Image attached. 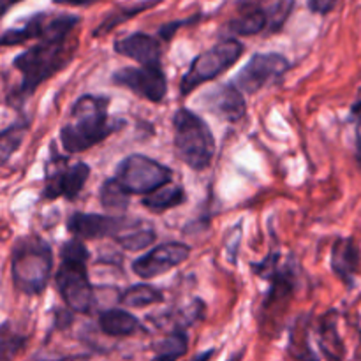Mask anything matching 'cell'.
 Returning a JSON list of instances; mask_svg holds the SVG:
<instances>
[{"instance_id":"cell-1","label":"cell","mask_w":361,"mask_h":361,"mask_svg":"<svg viewBox=\"0 0 361 361\" xmlns=\"http://www.w3.org/2000/svg\"><path fill=\"white\" fill-rule=\"evenodd\" d=\"M80 23L81 18L76 14L49 16L46 34L13 59V67L21 74V83L9 95V102L14 99L18 104H23L42 83L69 66L76 55L78 39L74 30Z\"/></svg>"},{"instance_id":"cell-2","label":"cell","mask_w":361,"mask_h":361,"mask_svg":"<svg viewBox=\"0 0 361 361\" xmlns=\"http://www.w3.org/2000/svg\"><path fill=\"white\" fill-rule=\"evenodd\" d=\"M108 95L85 94L69 111V120L60 129V143L67 154H81L126 126L123 120L109 116Z\"/></svg>"},{"instance_id":"cell-3","label":"cell","mask_w":361,"mask_h":361,"mask_svg":"<svg viewBox=\"0 0 361 361\" xmlns=\"http://www.w3.org/2000/svg\"><path fill=\"white\" fill-rule=\"evenodd\" d=\"M53 275V249L41 235L20 236L11 250V279L18 293L39 296Z\"/></svg>"},{"instance_id":"cell-4","label":"cell","mask_w":361,"mask_h":361,"mask_svg":"<svg viewBox=\"0 0 361 361\" xmlns=\"http://www.w3.org/2000/svg\"><path fill=\"white\" fill-rule=\"evenodd\" d=\"M90 252L83 240L73 236L60 247V263L55 271V286L66 307L76 314H88L94 305V286L88 277Z\"/></svg>"},{"instance_id":"cell-5","label":"cell","mask_w":361,"mask_h":361,"mask_svg":"<svg viewBox=\"0 0 361 361\" xmlns=\"http://www.w3.org/2000/svg\"><path fill=\"white\" fill-rule=\"evenodd\" d=\"M173 143L183 164L194 171L207 169L215 155V137L208 123L190 109L180 108L173 116Z\"/></svg>"},{"instance_id":"cell-6","label":"cell","mask_w":361,"mask_h":361,"mask_svg":"<svg viewBox=\"0 0 361 361\" xmlns=\"http://www.w3.org/2000/svg\"><path fill=\"white\" fill-rule=\"evenodd\" d=\"M245 46L235 37L221 39L215 46H212L207 51L200 53L196 59L190 62L189 69L180 80V95L187 97L192 94L197 87L208 83L212 80H217L221 74L231 69L240 59H242Z\"/></svg>"},{"instance_id":"cell-7","label":"cell","mask_w":361,"mask_h":361,"mask_svg":"<svg viewBox=\"0 0 361 361\" xmlns=\"http://www.w3.org/2000/svg\"><path fill=\"white\" fill-rule=\"evenodd\" d=\"M295 9V0H268V2H245L228 23V30L238 37L274 34L284 27L286 20Z\"/></svg>"},{"instance_id":"cell-8","label":"cell","mask_w":361,"mask_h":361,"mask_svg":"<svg viewBox=\"0 0 361 361\" xmlns=\"http://www.w3.org/2000/svg\"><path fill=\"white\" fill-rule=\"evenodd\" d=\"M115 178L130 196H147L171 182L173 169L147 155L133 154L120 161L115 169Z\"/></svg>"},{"instance_id":"cell-9","label":"cell","mask_w":361,"mask_h":361,"mask_svg":"<svg viewBox=\"0 0 361 361\" xmlns=\"http://www.w3.org/2000/svg\"><path fill=\"white\" fill-rule=\"evenodd\" d=\"M90 176V166L87 162H74V164H66V157L56 152L51 143V157H49L48 166H46L44 187H42L41 197L44 201L59 200H76L83 190Z\"/></svg>"},{"instance_id":"cell-10","label":"cell","mask_w":361,"mask_h":361,"mask_svg":"<svg viewBox=\"0 0 361 361\" xmlns=\"http://www.w3.org/2000/svg\"><path fill=\"white\" fill-rule=\"evenodd\" d=\"M250 270L270 284L263 309L270 312L275 307H286L296 289V264L293 257L282 259L279 252H270L261 263H254Z\"/></svg>"},{"instance_id":"cell-11","label":"cell","mask_w":361,"mask_h":361,"mask_svg":"<svg viewBox=\"0 0 361 361\" xmlns=\"http://www.w3.org/2000/svg\"><path fill=\"white\" fill-rule=\"evenodd\" d=\"M291 69V62L281 53H254L249 62L233 78V83L243 94H257L264 87L279 81Z\"/></svg>"},{"instance_id":"cell-12","label":"cell","mask_w":361,"mask_h":361,"mask_svg":"<svg viewBox=\"0 0 361 361\" xmlns=\"http://www.w3.org/2000/svg\"><path fill=\"white\" fill-rule=\"evenodd\" d=\"M111 81L116 87L127 88L137 97L147 99L155 104L164 101L168 94V78L162 66L122 67L113 73Z\"/></svg>"},{"instance_id":"cell-13","label":"cell","mask_w":361,"mask_h":361,"mask_svg":"<svg viewBox=\"0 0 361 361\" xmlns=\"http://www.w3.org/2000/svg\"><path fill=\"white\" fill-rule=\"evenodd\" d=\"M190 256V247L182 242H168L154 247L147 254L133 261L130 268L137 277L150 281V279L161 277L168 274L173 268L185 263Z\"/></svg>"},{"instance_id":"cell-14","label":"cell","mask_w":361,"mask_h":361,"mask_svg":"<svg viewBox=\"0 0 361 361\" xmlns=\"http://www.w3.org/2000/svg\"><path fill=\"white\" fill-rule=\"evenodd\" d=\"M136 221V219H134ZM134 221L126 217H113V215L101 214H83V212H74L67 219V231L76 238L85 240H115L120 233L126 231Z\"/></svg>"},{"instance_id":"cell-15","label":"cell","mask_w":361,"mask_h":361,"mask_svg":"<svg viewBox=\"0 0 361 361\" xmlns=\"http://www.w3.org/2000/svg\"><path fill=\"white\" fill-rule=\"evenodd\" d=\"M203 102L207 109L226 122H240L245 116L247 102L243 92L235 83H224L215 87L214 90L203 95Z\"/></svg>"},{"instance_id":"cell-16","label":"cell","mask_w":361,"mask_h":361,"mask_svg":"<svg viewBox=\"0 0 361 361\" xmlns=\"http://www.w3.org/2000/svg\"><path fill=\"white\" fill-rule=\"evenodd\" d=\"M113 49L118 55L137 62L140 66H161V41L145 32H133L127 37L116 39L113 42Z\"/></svg>"},{"instance_id":"cell-17","label":"cell","mask_w":361,"mask_h":361,"mask_svg":"<svg viewBox=\"0 0 361 361\" xmlns=\"http://www.w3.org/2000/svg\"><path fill=\"white\" fill-rule=\"evenodd\" d=\"M331 271L344 282L348 288L355 286V277L361 263L360 245L353 236H341L335 240L331 249Z\"/></svg>"},{"instance_id":"cell-18","label":"cell","mask_w":361,"mask_h":361,"mask_svg":"<svg viewBox=\"0 0 361 361\" xmlns=\"http://www.w3.org/2000/svg\"><path fill=\"white\" fill-rule=\"evenodd\" d=\"M48 13H37L28 18L21 27L7 28L6 32L0 34V48H13V46H20L42 37L46 34V28H48Z\"/></svg>"},{"instance_id":"cell-19","label":"cell","mask_w":361,"mask_h":361,"mask_svg":"<svg viewBox=\"0 0 361 361\" xmlns=\"http://www.w3.org/2000/svg\"><path fill=\"white\" fill-rule=\"evenodd\" d=\"M99 328L109 337H130L141 330V323L127 310L108 309L99 314Z\"/></svg>"},{"instance_id":"cell-20","label":"cell","mask_w":361,"mask_h":361,"mask_svg":"<svg viewBox=\"0 0 361 361\" xmlns=\"http://www.w3.org/2000/svg\"><path fill=\"white\" fill-rule=\"evenodd\" d=\"M185 200L187 196L183 187L166 183V185L159 187V189L154 190V192L143 196L141 204H143L147 210L155 212V214H162V212L180 207L182 203H185Z\"/></svg>"},{"instance_id":"cell-21","label":"cell","mask_w":361,"mask_h":361,"mask_svg":"<svg viewBox=\"0 0 361 361\" xmlns=\"http://www.w3.org/2000/svg\"><path fill=\"white\" fill-rule=\"evenodd\" d=\"M159 2H162V0H143V2H137V4H134V6L118 7V9L113 11L111 14H108V16H106L104 20L99 23L97 28H94L92 35H94V37H104V35H108L113 28H116L118 25L126 23L127 20L137 16L140 13H145V11L150 9V7L157 6Z\"/></svg>"},{"instance_id":"cell-22","label":"cell","mask_w":361,"mask_h":361,"mask_svg":"<svg viewBox=\"0 0 361 361\" xmlns=\"http://www.w3.org/2000/svg\"><path fill=\"white\" fill-rule=\"evenodd\" d=\"M319 342L321 349L324 351V356L326 358L341 360L344 358L345 349L344 342H342L341 335H338L337 330V317H335V312H328L326 316L321 321V330H319Z\"/></svg>"},{"instance_id":"cell-23","label":"cell","mask_w":361,"mask_h":361,"mask_svg":"<svg viewBox=\"0 0 361 361\" xmlns=\"http://www.w3.org/2000/svg\"><path fill=\"white\" fill-rule=\"evenodd\" d=\"M155 238H157V235H155V229L152 228V226L148 224H143L140 221H134V224H130L129 228L126 229L123 233H120L118 236L115 238V242L118 243V245H122L123 249L127 250H141V249H147V247H150L152 243L155 242Z\"/></svg>"},{"instance_id":"cell-24","label":"cell","mask_w":361,"mask_h":361,"mask_svg":"<svg viewBox=\"0 0 361 361\" xmlns=\"http://www.w3.org/2000/svg\"><path fill=\"white\" fill-rule=\"evenodd\" d=\"M28 127H30V122L27 118H18L16 122L0 130V166L6 164L16 154L27 136Z\"/></svg>"},{"instance_id":"cell-25","label":"cell","mask_w":361,"mask_h":361,"mask_svg":"<svg viewBox=\"0 0 361 361\" xmlns=\"http://www.w3.org/2000/svg\"><path fill=\"white\" fill-rule=\"evenodd\" d=\"M120 305L133 307V309H141V307L155 305V303L164 302V295L161 289L154 288L150 284H136L127 288L118 296Z\"/></svg>"},{"instance_id":"cell-26","label":"cell","mask_w":361,"mask_h":361,"mask_svg":"<svg viewBox=\"0 0 361 361\" xmlns=\"http://www.w3.org/2000/svg\"><path fill=\"white\" fill-rule=\"evenodd\" d=\"M99 200L104 210L108 212H123L127 210L130 203V194L123 189L118 183V180L113 176V178L104 180V183L101 185V192H99Z\"/></svg>"},{"instance_id":"cell-27","label":"cell","mask_w":361,"mask_h":361,"mask_svg":"<svg viewBox=\"0 0 361 361\" xmlns=\"http://www.w3.org/2000/svg\"><path fill=\"white\" fill-rule=\"evenodd\" d=\"M189 348V337L183 330H175L154 345L155 360H176L185 356Z\"/></svg>"},{"instance_id":"cell-28","label":"cell","mask_w":361,"mask_h":361,"mask_svg":"<svg viewBox=\"0 0 361 361\" xmlns=\"http://www.w3.org/2000/svg\"><path fill=\"white\" fill-rule=\"evenodd\" d=\"M27 335L14 330L11 321L0 324V360H11L20 355L27 345Z\"/></svg>"},{"instance_id":"cell-29","label":"cell","mask_w":361,"mask_h":361,"mask_svg":"<svg viewBox=\"0 0 361 361\" xmlns=\"http://www.w3.org/2000/svg\"><path fill=\"white\" fill-rule=\"evenodd\" d=\"M192 20H197L196 16L194 18H189V20H176V21H169V23L162 25L161 28H159V37L162 39V41H171V37L175 35V32L178 30L180 27H183V25H187L189 21Z\"/></svg>"},{"instance_id":"cell-30","label":"cell","mask_w":361,"mask_h":361,"mask_svg":"<svg viewBox=\"0 0 361 361\" xmlns=\"http://www.w3.org/2000/svg\"><path fill=\"white\" fill-rule=\"evenodd\" d=\"M338 0H307V6H309V9L312 11L314 14H321V16H324V14H330L331 11L337 7Z\"/></svg>"},{"instance_id":"cell-31","label":"cell","mask_w":361,"mask_h":361,"mask_svg":"<svg viewBox=\"0 0 361 361\" xmlns=\"http://www.w3.org/2000/svg\"><path fill=\"white\" fill-rule=\"evenodd\" d=\"M349 118H351L353 122L361 120V88L356 92V97L351 104V111H349Z\"/></svg>"},{"instance_id":"cell-32","label":"cell","mask_w":361,"mask_h":361,"mask_svg":"<svg viewBox=\"0 0 361 361\" xmlns=\"http://www.w3.org/2000/svg\"><path fill=\"white\" fill-rule=\"evenodd\" d=\"M99 0H53V4L56 6H69V7H88L94 6Z\"/></svg>"},{"instance_id":"cell-33","label":"cell","mask_w":361,"mask_h":361,"mask_svg":"<svg viewBox=\"0 0 361 361\" xmlns=\"http://www.w3.org/2000/svg\"><path fill=\"white\" fill-rule=\"evenodd\" d=\"M20 2H23V0H0V16L9 13V11L13 9L14 6H18Z\"/></svg>"},{"instance_id":"cell-34","label":"cell","mask_w":361,"mask_h":361,"mask_svg":"<svg viewBox=\"0 0 361 361\" xmlns=\"http://www.w3.org/2000/svg\"><path fill=\"white\" fill-rule=\"evenodd\" d=\"M356 157H358L361 164V120H356Z\"/></svg>"},{"instance_id":"cell-35","label":"cell","mask_w":361,"mask_h":361,"mask_svg":"<svg viewBox=\"0 0 361 361\" xmlns=\"http://www.w3.org/2000/svg\"><path fill=\"white\" fill-rule=\"evenodd\" d=\"M360 337H361V331H360Z\"/></svg>"}]
</instances>
